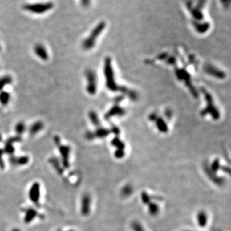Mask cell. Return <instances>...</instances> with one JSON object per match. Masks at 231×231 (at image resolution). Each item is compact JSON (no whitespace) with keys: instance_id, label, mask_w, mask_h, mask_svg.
I'll list each match as a JSON object with an SVG mask.
<instances>
[{"instance_id":"15","label":"cell","mask_w":231,"mask_h":231,"mask_svg":"<svg viewBox=\"0 0 231 231\" xmlns=\"http://www.w3.org/2000/svg\"><path fill=\"white\" fill-rule=\"evenodd\" d=\"M205 71L209 75L217 77V78L218 79H224L225 76V74L223 71L219 70V69L211 65L206 66L205 67Z\"/></svg>"},{"instance_id":"36","label":"cell","mask_w":231,"mask_h":231,"mask_svg":"<svg viewBox=\"0 0 231 231\" xmlns=\"http://www.w3.org/2000/svg\"><path fill=\"white\" fill-rule=\"evenodd\" d=\"M1 49H2L1 48V45H0V51H1Z\"/></svg>"},{"instance_id":"28","label":"cell","mask_w":231,"mask_h":231,"mask_svg":"<svg viewBox=\"0 0 231 231\" xmlns=\"http://www.w3.org/2000/svg\"><path fill=\"white\" fill-rule=\"evenodd\" d=\"M3 150L4 153L9 154V155H13V153H14V151H15V148L13 146V143L9 141V140H7L5 145L4 150Z\"/></svg>"},{"instance_id":"1","label":"cell","mask_w":231,"mask_h":231,"mask_svg":"<svg viewBox=\"0 0 231 231\" xmlns=\"http://www.w3.org/2000/svg\"><path fill=\"white\" fill-rule=\"evenodd\" d=\"M104 75L105 76L106 86L107 89L113 92L120 91L122 93L128 96L130 99L135 100L137 99L136 92L125 87L120 86L116 83L113 69L111 64V59L109 57L106 58L104 64Z\"/></svg>"},{"instance_id":"18","label":"cell","mask_w":231,"mask_h":231,"mask_svg":"<svg viewBox=\"0 0 231 231\" xmlns=\"http://www.w3.org/2000/svg\"><path fill=\"white\" fill-rule=\"evenodd\" d=\"M148 211L152 217H156L160 212V207L157 203L155 202H151L147 205Z\"/></svg>"},{"instance_id":"21","label":"cell","mask_w":231,"mask_h":231,"mask_svg":"<svg viewBox=\"0 0 231 231\" xmlns=\"http://www.w3.org/2000/svg\"><path fill=\"white\" fill-rule=\"evenodd\" d=\"M156 125L159 130H160L162 132H166L168 130V126L166 125V123L164 121L163 119H162L161 118H158L156 119Z\"/></svg>"},{"instance_id":"25","label":"cell","mask_w":231,"mask_h":231,"mask_svg":"<svg viewBox=\"0 0 231 231\" xmlns=\"http://www.w3.org/2000/svg\"><path fill=\"white\" fill-rule=\"evenodd\" d=\"M152 196L150 195L147 192L143 191L141 193V200L143 204L147 205L152 200Z\"/></svg>"},{"instance_id":"38","label":"cell","mask_w":231,"mask_h":231,"mask_svg":"<svg viewBox=\"0 0 231 231\" xmlns=\"http://www.w3.org/2000/svg\"><path fill=\"white\" fill-rule=\"evenodd\" d=\"M57 231H62V230H57Z\"/></svg>"},{"instance_id":"33","label":"cell","mask_w":231,"mask_h":231,"mask_svg":"<svg viewBox=\"0 0 231 231\" xmlns=\"http://www.w3.org/2000/svg\"><path fill=\"white\" fill-rule=\"evenodd\" d=\"M220 170H221L222 172H223L224 173H227L228 175H230V169L229 167L228 166H221V168H220Z\"/></svg>"},{"instance_id":"35","label":"cell","mask_w":231,"mask_h":231,"mask_svg":"<svg viewBox=\"0 0 231 231\" xmlns=\"http://www.w3.org/2000/svg\"><path fill=\"white\" fill-rule=\"evenodd\" d=\"M67 231H75L74 230H67Z\"/></svg>"},{"instance_id":"2","label":"cell","mask_w":231,"mask_h":231,"mask_svg":"<svg viewBox=\"0 0 231 231\" xmlns=\"http://www.w3.org/2000/svg\"><path fill=\"white\" fill-rule=\"evenodd\" d=\"M105 27V24L104 22H101L98 24L94 29L92 30L91 33L89 34V37H87L83 42L82 46L85 50H91L94 47L96 39L103 31Z\"/></svg>"},{"instance_id":"37","label":"cell","mask_w":231,"mask_h":231,"mask_svg":"<svg viewBox=\"0 0 231 231\" xmlns=\"http://www.w3.org/2000/svg\"><path fill=\"white\" fill-rule=\"evenodd\" d=\"M184 231H190V230H184Z\"/></svg>"},{"instance_id":"6","label":"cell","mask_w":231,"mask_h":231,"mask_svg":"<svg viewBox=\"0 0 231 231\" xmlns=\"http://www.w3.org/2000/svg\"><path fill=\"white\" fill-rule=\"evenodd\" d=\"M86 78L87 80L86 89L88 93L91 95L96 94L97 91V76L94 71L88 69L86 72Z\"/></svg>"},{"instance_id":"12","label":"cell","mask_w":231,"mask_h":231,"mask_svg":"<svg viewBox=\"0 0 231 231\" xmlns=\"http://www.w3.org/2000/svg\"><path fill=\"white\" fill-rule=\"evenodd\" d=\"M34 51L37 57L45 61L49 58L48 52L45 48V46L42 44H37L34 46Z\"/></svg>"},{"instance_id":"23","label":"cell","mask_w":231,"mask_h":231,"mask_svg":"<svg viewBox=\"0 0 231 231\" xmlns=\"http://www.w3.org/2000/svg\"><path fill=\"white\" fill-rule=\"evenodd\" d=\"M10 99V95L6 91H0V103L2 105H6L9 103Z\"/></svg>"},{"instance_id":"3","label":"cell","mask_w":231,"mask_h":231,"mask_svg":"<svg viewBox=\"0 0 231 231\" xmlns=\"http://www.w3.org/2000/svg\"><path fill=\"white\" fill-rule=\"evenodd\" d=\"M203 94L205 97V99L207 102V107L205 109H204L201 112V115L202 116L207 115V114H209L211 115L213 118L215 120H217L220 118V114L218 110L215 107L213 102V99L211 95L209 92H207L206 90L202 89Z\"/></svg>"},{"instance_id":"13","label":"cell","mask_w":231,"mask_h":231,"mask_svg":"<svg viewBox=\"0 0 231 231\" xmlns=\"http://www.w3.org/2000/svg\"><path fill=\"white\" fill-rule=\"evenodd\" d=\"M30 159L28 156H21V157H15L11 156L9 158L10 163L12 166H25L29 163Z\"/></svg>"},{"instance_id":"19","label":"cell","mask_w":231,"mask_h":231,"mask_svg":"<svg viewBox=\"0 0 231 231\" xmlns=\"http://www.w3.org/2000/svg\"><path fill=\"white\" fill-rule=\"evenodd\" d=\"M49 163L52 165L53 168L55 169L57 172L61 175L63 174L64 172L63 166L60 164V162L59 160L56 157H51L49 159Z\"/></svg>"},{"instance_id":"20","label":"cell","mask_w":231,"mask_h":231,"mask_svg":"<svg viewBox=\"0 0 231 231\" xmlns=\"http://www.w3.org/2000/svg\"><path fill=\"white\" fill-rule=\"evenodd\" d=\"M133 192V187L130 184H126L121 188L120 194L123 198H128L132 195Z\"/></svg>"},{"instance_id":"24","label":"cell","mask_w":231,"mask_h":231,"mask_svg":"<svg viewBox=\"0 0 231 231\" xmlns=\"http://www.w3.org/2000/svg\"><path fill=\"white\" fill-rule=\"evenodd\" d=\"M111 143L112 145L115 146L117 150H125V144L120 140L118 136L113 139Z\"/></svg>"},{"instance_id":"4","label":"cell","mask_w":231,"mask_h":231,"mask_svg":"<svg viewBox=\"0 0 231 231\" xmlns=\"http://www.w3.org/2000/svg\"><path fill=\"white\" fill-rule=\"evenodd\" d=\"M55 144L58 146L59 152L61 157L62 166L64 168H68L69 167V154L71 152V148L67 145H64L61 143L60 138L55 136L54 138Z\"/></svg>"},{"instance_id":"7","label":"cell","mask_w":231,"mask_h":231,"mask_svg":"<svg viewBox=\"0 0 231 231\" xmlns=\"http://www.w3.org/2000/svg\"><path fill=\"white\" fill-rule=\"evenodd\" d=\"M28 197L36 207H40L41 185L38 182H35L31 186L28 191Z\"/></svg>"},{"instance_id":"5","label":"cell","mask_w":231,"mask_h":231,"mask_svg":"<svg viewBox=\"0 0 231 231\" xmlns=\"http://www.w3.org/2000/svg\"><path fill=\"white\" fill-rule=\"evenodd\" d=\"M53 6V3L50 2L35 3L32 4H27L25 5L24 9L28 12L39 14L48 12V10L52 9Z\"/></svg>"},{"instance_id":"11","label":"cell","mask_w":231,"mask_h":231,"mask_svg":"<svg viewBox=\"0 0 231 231\" xmlns=\"http://www.w3.org/2000/svg\"><path fill=\"white\" fill-rule=\"evenodd\" d=\"M22 211L25 213L24 222L26 223V224L32 222L37 217H39V214L33 207L25 208Z\"/></svg>"},{"instance_id":"9","label":"cell","mask_w":231,"mask_h":231,"mask_svg":"<svg viewBox=\"0 0 231 231\" xmlns=\"http://www.w3.org/2000/svg\"><path fill=\"white\" fill-rule=\"evenodd\" d=\"M91 197L89 194L85 193L82 195L80 201V213L83 217H87L91 213Z\"/></svg>"},{"instance_id":"10","label":"cell","mask_w":231,"mask_h":231,"mask_svg":"<svg viewBox=\"0 0 231 231\" xmlns=\"http://www.w3.org/2000/svg\"><path fill=\"white\" fill-rule=\"evenodd\" d=\"M111 133V130L106 128L98 127L95 132H89L86 134V138L88 140H92L95 138L102 139L109 136Z\"/></svg>"},{"instance_id":"29","label":"cell","mask_w":231,"mask_h":231,"mask_svg":"<svg viewBox=\"0 0 231 231\" xmlns=\"http://www.w3.org/2000/svg\"><path fill=\"white\" fill-rule=\"evenodd\" d=\"M131 229L133 231H146L140 221H133L130 224Z\"/></svg>"},{"instance_id":"32","label":"cell","mask_w":231,"mask_h":231,"mask_svg":"<svg viewBox=\"0 0 231 231\" xmlns=\"http://www.w3.org/2000/svg\"><path fill=\"white\" fill-rule=\"evenodd\" d=\"M3 153H4L3 150L0 148V168H1L2 169H3L5 168L4 162H3Z\"/></svg>"},{"instance_id":"34","label":"cell","mask_w":231,"mask_h":231,"mask_svg":"<svg viewBox=\"0 0 231 231\" xmlns=\"http://www.w3.org/2000/svg\"><path fill=\"white\" fill-rule=\"evenodd\" d=\"M11 231H21V230H19V229H18V228H14V229H13Z\"/></svg>"},{"instance_id":"8","label":"cell","mask_w":231,"mask_h":231,"mask_svg":"<svg viewBox=\"0 0 231 231\" xmlns=\"http://www.w3.org/2000/svg\"><path fill=\"white\" fill-rule=\"evenodd\" d=\"M203 168L207 176L209 178V179L213 183H214L216 185H217V186H222L223 185L225 184V178L217 175V173L213 172L210 169L209 165H208L207 164H204Z\"/></svg>"},{"instance_id":"16","label":"cell","mask_w":231,"mask_h":231,"mask_svg":"<svg viewBox=\"0 0 231 231\" xmlns=\"http://www.w3.org/2000/svg\"><path fill=\"white\" fill-rule=\"evenodd\" d=\"M197 221L200 228H204L208 223V216L205 211H200L197 214Z\"/></svg>"},{"instance_id":"17","label":"cell","mask_w":231,"mask_h":231,"mask_svg":"<svg viewBox=\"0 0 231 231\" xmlns=\"http://www.w3.org/2000/svg\"><path fill=\"white\" fill-rule=\"evenodd\" d=\"M44 127V123L41 121H37L34 122L31 125L28 129V132L30 135L34 136L38 133Z\"/></svg>"},{"instance_id":"31","label":"cell","mask_w":231,"mask_h":231,"mask_svg":"<svg viewBox=\"0 0 231 231\" xmlns=\"http://www.w3.org/2000/svg\"><path fill=\"white\" fill-rule=\"evenodd\" d=\"M114 156L118 159H122L125 156V150H116L114 152Z\"/></svg>"},{"instance_id":"26","label":"cell","mask_w":231,"mask_h":231,"mask_svg":"<svg viewBox=\"0 0 231 231\" xmlns=\"http://www.w3.org/2000/svg\"><path fill=\"white\" fill-rule=\"evenodd\" d=\"M89 116L91 121L92 122V124H93L96 127H99L100 126V121L98 118V116L97 114L94 112V111H91L89 114Z\"/></svg>"},{"instance_id":"30","label":"cell","mask_w":231,"mask_h":231,"mask_svg":"<svg viewBox=\"0 0 231 231\" xmlns=\"http://www.w3.org/2000/svg\"><path fill=\"white\" fill-rule=\"evenodd\" d=\"M26 130V125L25 123L19 122L15 127V131L18 135H21Z\"/></svg>"},{"instance_id":"14","label":"cell","mask_w":231,"mask_h":231,"mask_svg":"<svg viewBox=\"0 0 231 231\" xmlns=\"http://www.w3.org/2000/svg\"><path fill=\"white\" fill-rule=\"evenodd\" d=\"M125 113V110L120 107L118 105H115L114 107H112L111 109L109 110L105 115V118L106 120H109L112 116H120L124 115Z\"/></svg>"},{"instance_id":"27","label":"cell","mask_w":231,"mask_h":231,"mask_svg":"<svg viewBox=\"0 0 231 231\" xmlns=\"http://www.w3.org/2000/svg\"><path fill=\"white\" fill-rule=\"evenodd\" d=\"M209 166V168L211 170L215 173H217V172L220 170V168H221V164H220V160L219 159H215L213 161V163H211V164Z\"/></svg>"},{"instance_id":"22","label":"cell","mask_w":231,"mask_h":231,"mask_svg":"<svg viewBox=\"0 0 231 231\" xmlns=\"http://www.w3.org/2000/svg\"><path fill=\"white\" fill-rule=\"evenodd\" d=\"M12 82V78L9 75L3 76L0 78V91H3L4 87Z\"/></svg>"}]
</instances>
